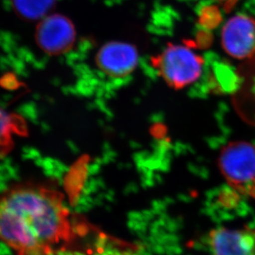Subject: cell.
Listing matches in <instances>:
<instances>
[{
  "label": "cell",
  "instance_id": "7",
  "mask_svg": "<svg viewBox=\"0 0 255 255\" xmlns=\"http://www.w3.org/2000/svg\"><path fill=\"white\" fill-rule=\"evenodd\" d=\"M211 255H255V230L221 228L208 239Z\"/></svg>",
  "mask_w": 255,
  "mask_h": 255
},
{
  "label": "cell",
  "instance_id": "3",
  "mask_svg": "<svg viewBox=\"0 0 255 255\" xmlns=\"http://www.w3.org/2000/svg\"><path fill=\"white\" fill-rule=\"evenodd\" d=\"M162 79L174 88H184L198 80L203 70L202 57L183 45H169L154 60Z\"/></svg>",
  "mask_w": 255,
  "mask_h": 255
},
{
  "label": "cell",
  "instance_id": "1",
  "mask_svg": "<svg viewBox=\"0 0 255 255\" xmlns=\"http://www.w3.org/2000/svg\"><path fill=\"white\" fill-rule=\"evenodd\" d=\"M66 208L63 196L43 185L26 183L0 196V239L17 255H58L85 234Z\"/></svg>",
  "mask_w": 255,
  "mask_h": 255
},
{
  "label": "cell",
  "instance_id": "4",
  "mask_svg": "<svg viewBox=\"0 0 255 255\" xmlns=\"http://www.w3.org/2000/svg\"><path fill=\"white\" fill-rule=\"evenodd\" d=\"M76 29L71 20L61 14L42 18L36 30L38 47L48 55L57 56L69 52L76 42Z\"/></svg>",
  "mask_w": 255,
  "mask_h": 255
},
{
  "label": "cell",
  "instance_id": "9",
  "mask_svg": "<svg viewBox=\"0 0 255 255\" xmlns=\"http://www.w3.org/2000/svg\"><path fill=\"white\" fill-rule=\"evenodd\" d=\"M15 12L18 16L35 21L44 18L54 6L56 0H11Z\"/></svg>",
  "mask_w": 255,
  "mask_h": 255
},
{
  "label": "cell",
  "instance_id": "2",
  "mask_svg": "<svg viewBox=\"0 0 255 255\" xmlns=\"http://www.w3.org/2000/svg\"><path fill=\"white\" fill-rule=\"evenodd\" d=\"M219 165L228 184L239 193L255 198V146L230 142L221 151Z\"/></svg>",
  "mask_w": 255,
  "mask_h": 255
},
{
  "label": "cell",
  "instance_id": "5",
  "mask_svg": "<svg viewBox=\"0 0 255 255\" xmlns=\"http://www.w3.org/2000/svg\"><path fill=\"white\" fill-rule=\"evenodd\" d=\"M221 45L227 54L236 59H246L255 54V20L239 14L224 25Z\"/></svg>",
  "mask_w": 255,
  "mask_h": 255
},
{
  "label": "cell",
  "instance_id": "8",
  "mask_svg": "<svg viewBox=\"0 0 255 255\" xmlns=\"http://www.w3.org/2000/svg\"><path fill=\"white\" fill-rule=\"evenodd\" d=\"M27 133V126L22 117L7 113L0 108V158L13 148L14 135Z\"/></svg>",
  "mask_w": 255,
  "mask_h": 255
},
{
  "label": "cell",
  "instance_id": "10",
  "mask_svg": "<svg viewBox=\"0 0 255 255\" xmlns=\"http://www.w3.org/2000/svg\"><path fill=\"white\" fill-rule=\"evenodd\" d=\"M216 1L221 2V4H223L226 8H231L238 0H216Z\"/></svg>",
  "mask_w": 255,
  "mask_h": 255
},
{
  "label": "cell",
  "instance_id": "6",
  "mask_svg": "<svg viewBox=\"0 0 255 255\" xmlns=\"http://www.w3.org/2000/svg\"><path fill=\"white\" fill-rule=\"evenodd\" d=\"M96 62L106 76L122 78L134 71L138 63V53L134 46L128 42H107L97 52Z\"/></svg>",
  "mask_w": 255,
  "mask_h": 255
}]
</instances>
